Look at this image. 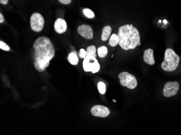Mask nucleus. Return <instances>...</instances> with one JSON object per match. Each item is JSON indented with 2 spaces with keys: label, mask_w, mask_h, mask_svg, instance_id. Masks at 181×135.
Returning a JSON list of instances; mask_svg holds the SVG:
<instances>
[{
  "label": "nucleus",
  "mask_w": 181,
  "mask_h": 135,
  "mask_svg": "<svg viewBox=\"0 0 181 135\" xmlns=\"http://www.w3.org/2000/svg\"><path fill=\"white\" fill-rule=\"evenodd\" d=\"M96 50H97V49L94 45L88 46L86 49V54L87 55H90L93 57H96L97 56Z\"/></svg>",
  "instance_id": "nucleus-16"
},
{
  "label": "nucleus",
  "mask_w": 181,
  "mask_h": 135,
  "mask_svg": "<svg viewBox=\"0 0 181 135\" xmlns=\"http://www.w3.org/2000/svg\"><path fill=\"white\" fill-rule=\"evenodd\" d=\"M0 49L1 50H5V51H9L10 50L9 46L2 41H0Z\"/></svg>",
  "instance_id": "nucleus-19"
},
{
  "label": "nucleus",
  "mask_w": 181,
  "mask_h": 135,
  "mask_svg": "<svg viewBox=\"0 0 181 135\" xmlns=\"http://www.w3.org/2000/svg\"><path fill=\"white\" fill-rule=\"evenodd\" d=\"M108 50L106 47L105 46H101L100 47L98 48V54L99 57L100 58H104L105 57L107 54Z\"/></svg>",
  "instance_id": "nucleus-15"
},
{
  "label": "nucleus",
  "mask_w": 181,
  "mask_h": 135,
  "mask_svg": "<svg viewBox=\"0 0 181 135\" xmlns=\"http://www.w3.org/2000/svg\"><path fill=\"white\" fill-rule=\"evenodd\" d=\"M77 31L83 38L87 40H91L93 38V30L91 27L88 25L82 24L78 27Z\"/></svg>",
  "instance_id": "nucleus-9"
},
{
  "label": "nucleus",
  "mask_w": 181,
  "mask_h": 135,
  "mask_svg": "<svg viewBox=\"0 0 181 135\" xmlns=\"http://www.w3.org/2000/svg\"><path fill=\"white\" fill-rule=\"evenodd\" d=\"M112 31V28L109 26L104 27L102 29V34L101 36V39L103 41H106L110 37V34Z\"/></svg>",
  "instance_id": "nucleus-12"
},
{
  "label": "nucleus",
  "mask_w": 181,
  "mask_h": 135,
  "mask_svg": "<svg viewBox=\"0 0 181 135\" xmlns=\"http://www.w3.org/2000/svg\"><path fill=\"white\" fill-rule=\"evenodd\" d=\"M179 87V82H167L163 88V94L165 97H170L176 95Z\"/></svg>",
  "instance_id": "nucleus-7"
},
{
  "label": "nucleus",
  "mask_w": 181,
  "mask_h": 135,
  "mask_svg": "<svg viewBox=\"0 0 181 135\" xmlns=\"http://www.w3.org/2000/svg\"><path fill=\"white\" fill-rule=\"evenodd\" d=\"M45 20L42 15L38 12H35L31 15L30 19V24L31 28L35 32H40L44 26Z\"/></svg>",
  "instance_id": "nucleus-6"
},
{
  "label": "nucleus",
  "mask_w": 181,
  "mask_h": 135,
  "mask_svg": "<svg viewBox=\"0 0 181 135\" xmlns=\"http://www.w3.org/2000/svg\"><path fill=\"white\" fill-rule=\"evenodd\" d=\"M67 23L62 18H58L55 20L54 25V29L55 32L58 34L64 33L67 30Z\"/></svg>",
  "instance_id": "nucleus-10"
},
{
  "label": "nucleus",
  "mask_w": 181,
  "mask_h": 135,
  "mask_svg": "<svg viewBox=\"0 0 181 135\" xmlns=\"http://www.w3.org/2000/svg\"><path fill=\"white\" fill-rule=\"evenodd\" d=\"M59 2L63 5H69L72 1L71 0H59Z\"/></svg>",
  "instance_id": "nucleus-21"
},
{
  "label": "nucleus",
  "mask_w": 181,
  "mask_h": 135,
  "mask_svg": "<svg viewBox=\"0 0 181 135\" xmlns=\"http://www.w3.org/2000/svg\"><path fill=\"white\" fill-rule=\"evenodd\" d=\"M118 35L119 36V45L123 49H134L141 44L140 35L138 30L132 24H125L120 27Z\"/></svg>",
  "instance_id": "nucleus-2"
},
{
  "label": "nucleus",
  "mask_w": 181,
  "mask_h": 135,
  "mask_svg": "<svg viewBox=\"0 0 181 135\" xmlns=\"http://www.w3.org/2000/svg\"><path fill=\"white\" fill-rule=\"evenodd\" d=\"M113 102H116V101H115V100H113Z\"/></svg>",
  "instance_id": "nucleus-25"
},
{
  "label": "nucleus",
  "mask_w": 181,
  "mask_h": 135,
  "mask_svg": "<svg viewBox=\"0 0 181 135\" xmlns=\"http://www.w3.org/2000/svg\"><path fill=\"white\" fill-rule=\"evenodd\" d=\"M34 65L35 69L42 72L50 66L55 56V50L49 38L41 36L37 38L33 45Z\"/></svg>",
  "instance_id": "nucleus-1"
},
{
  "label": "nucleus",
  "mask_w": 181,
  "mask_h": 135,
  "mask_svg": "<svg viewBox=\"0 0 181 135\" xmlns=\"http://www.w3.org/2000/svg\"><path fill=\"white\" fill-rule=\"evenodd\" d=\"M83 14L85 16L89 19H93L95 17L94 13L91 10L89 9L88 8H86L83 10Z\"/></svg>",
  "instance_id": "nucleus-17"
},
{
  "label": "nucleus",
  "mask_w": 181,
  "mask_h": 135,
  "mask_svg": "<svg viewBox=\"0 0 181 135\" xmlns=\"http://www.w3.org/2000/svg\"><path fill=\"white\" fill-rule=\"evenodd\" d=\"M119 36L116 34H113L112 35L110 36L109 40V45L111 47H116L118 44H119Z\"/></svg>",
  "instance_id": "nucleus-14"
},
{
  "label": "nucleus",
  "mask_w": 181,
  "mask_h": 135,
  "mask_svg": "<svg viewBox=\"0 0 181 135\" xmlns=\"http://www.w3.org/2000/svg\"><path fill=\"white\" fill-rule=\"evenodd\" d=\"M143 59L146 63L149 65L155 64V59L153 57V49H148L144 51L143 55Z\"/></svg>",
  "instance_id": "nucleus-11"
},
{
  "label": "nucleus",
  "mask_w": 181,
  "mask_h": 135,
  "mask_svg": "<svg viewBox=\"0 0 181 135\" xmlns=\"http://www.w3.org/2000/svg\"><path fill=\"white\" fill-rule=\"evenodd\" d=\"M8 2H9L8 0H1L0 1V3L2 4V5H6L8 4Z\"/></svg>",
  "instance_id": "nucleus-22"
},
{
  "label": "nucleus",
  "mask_w": 181,
  "mask_h": 135,
  "mask_svg": "<svg viewBox=\"0 0 181 135\" xmlns=\"http://www.w3.org/2000/svg\"><path fill=\"white\" fill-rule=\"evenodd\" d=\"M90 112L93 116L102 118L107 117L110 112V110L107 107L101 105H94L91 108Z\"/></svg>",
  "instance_id": "nucleus-8"
},
{
  "label": "nucleus",
  "mask_w": 181,
  "mask_h": 135,
  "mask_svg": "<svg viewBox=\"0 0 181 135\" xmlns=\"http://www.w3.org/2000/svg\"><path fill=\"white\" fill-rule=\"evenodd\" d=\"M120 83L122 86L126 87L130 89H134L137 85V81L136 77L127 72H122L118 75Z\"/></svg>",
  "instance_id": "nucleus-4"
},
{
  "label": "nucleus",
  "mask_w": 181,
  "mask_h": 135,
  "mask_svg": "<svg viewBox=\"0 0 181 135\" xmlns=\"http://www.w3.org/2000/svg\"><path fill=\"white\" fill-rule=\"evenodd\" d=\"M79 57H80L81 59H85L87 56L86 54V52L83 49H81L80 50V52H79Z\"/></svg>",
  "instance_id": "nucleus-20"
},
{
  "label": "nucleus",
  "mask_w": 181,
  "mask_h": 135,
  "mask_svg": "<svg viewBox=\"0 0 181 135\" xmlns=\"http://www.w3.org/2000/svg\"><path fill=\"white\" fill-rule=\"evenodd\" d=\"M180 58L172 49H167L165 52L164 60L161 64L162 69L166 71H173L179 66Z\"/></svg>",
  "instance_id": "nucleus-3"
},
{
  "label": "nucleus",
  "mask_w": 181,
  "mask_h": 135,
  "mask_svg": "<svg viewBox=\"0 0 181 135\" xmlns=\"http://www.w3.org/2000/svg\"><path fill=\"white\" fill-rule=\"evenodd\" d=\"M98 89L100 94L104 95L106 93V85L102 82H99L98 83Z\"/></svg>",
  "instance_id": "nucleus-18"
},
{
  "label": "nucleus",
  "mask_w": 181,
  "mask_h": 135,
  "mask_svg": "<svg viewBox=\"0 0 181 135\" xmlns=\"http://www.w3.org/2000/svg\"><path fill=\"white\" fill-rule=\"evenodd\" d=\"M4 21V17L3 16V15L1 13L0 14V23H2Z\"/></svg>",
  "instance_id": "nucleus-23"
},
{
  "label": "nucleus",
  "mask_w": 181,
  "mask_h": 135,
  "mask_svg": "<svg viewBox=\"0 0 181 135\" xmlns=\"http://www.w3.org/2000/svg\"><path fill=\"white\" fill-rule=\"evenodd\" d=\"M163 22H164V24L168 23V21H167L166 20H164V21H163Z\"/></svg>",
  "instance_id": "nucleus-24"
},
{
  "label": "nucleus",
  "mask_w": 181,
  "mask_h": 135,
  "mask_svg": "<svg viewBox=\"0 0 181 135\" xmlns=\"http://www.w3.org/2000/svg\"><path fill=\"white\" fill-rule=\"evenodd\" d=\"M68 61L71 64L74 65V66H76L78 64L79 59L76 55V52H72L68 55Z\"/></svg>",
  "instance_id": "nucleus-13"
},
{
  "label": "nucleus",
  "mask_w": 181,
  "mask_h": 135,
  "mask_svg": "<svg viewBox=\"0 0 181 135\" xmlns=\"http://www.w3.org/2000/svg\"><path fill=\"white\" fill-rule=\"evenodd\" d=\"M83 70L86 72L91 71L96 73L100 70V64L96 58L90 55H87L83 61Z\"/></svg>",
  "instance_id": "nucleus-5"
}]
</instances>
